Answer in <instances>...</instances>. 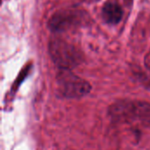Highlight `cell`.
Segmentation results:
<instances>
[{
  "mask_svg": "<svg viewBox=\"0 0 150 150\" xmlns=\"http://www.w3.org/2000/svg\"><path fill=\"white\" fill-rule=\"evenodd\" d=\"M110 114L117 120H138L143 126L150 127V103L142 101L119 102L111 107Z\"/></svg>",
  "mask_w": 150,
  "mask_h": 150,
  "instance_id": "cell-1",
  "label": "cell"
},
{
  "mask_svg": "<svg viewBox=\"0 0 150 150\" xmlns=\"http://www.w3.org/2000/svg\"><path fill=\"white\" fill-rule=\"evenodd\" d=\"M60 81L62 93L69 98H77L89 92L91 87L88 83L71 74L62 75Z\"/></svg>",
  "mask_w": 150,
  "mask_h": 150,
  "instance_id": "cell-2",
  "label": "cell"
},
{
  "mask_svg": "<svg viewBox=\"0 0 150 150\" xmlns=\"http://www.w3.org/2000/svg\"><path fill=\"white\" fill-rule=\"evenodd\" d=\"M103 18L111 25L118 24L123 16V10L120 4L114 2H108L106 3L102 11Z\"/></svg>",
  "mask_w": 150,
  "mask_h": 150,
  "instance_id": "cell-3",
  "label": "cell"
}]
</instances>
